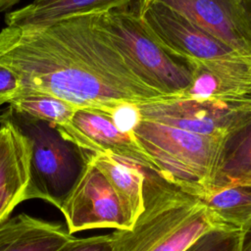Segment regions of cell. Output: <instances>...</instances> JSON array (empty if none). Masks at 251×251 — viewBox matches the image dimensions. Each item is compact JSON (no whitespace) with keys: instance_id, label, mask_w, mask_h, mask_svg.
<instances>
[{"instance_id":"1","label":"cell","mask_w":251,"mask_h":251,"mask_svg":"<svg viewBox=\"0 0 251 251\" xmlns=\"http://www.w3.org/2000/svg\"><path fill=\"white\" fill-rule=\"evenodd\" d=\"M0 66L16 75L22 91L50 94L76 108L107 112L121 102L140 105L172 97L139 78L96 13L40 27H3Z\"/></svg>"},{"instance_id":"2","label":"cell","mask_w":251,"mask_h":251,"mask_svg":"<svg viewBox=\"0 0 251 251\" xmlns=\"http://www.w3.org/2000/svg\"><path fill=\"white\" fill-rule=\"evenodd\" d=\"M135 9L169 54L192 72L203 71L216 78L217 100L251 102V56L237 52L163 5L136 0Z\"/></svg>"},{"instance_id":"3","label":"cell","mask_w":251,"mask_h":251,"mask_svg":"<svg viewBox=\"0 0 251 251\" xmlns=\"http://www.w3.org/2000/svg\"><path fill=\"white\" fill-rule=\"evenodd\" d=\"M143 196L144 209L131 227L112 232L113 251H184L205 232L224 228L199 198L150 169Z\"/></svg>"},{"instance_id":"4","label":"cell","mask_w":251,"mask_h":251,"mask_svg":"<svg viewBox=\"0 0 251 251\" xmlns=\"http://www.w3.org/2000/svg\"><path fill=\"white\" fill-rule=\"evenodd\" d=\"M1 119L12 122L26 137L29 148V182L26 199H41L60 210L79 179L89 153L69 139L57 126L9 106Z\"/></svg>"},{"instance_id":"5","label":"cell","mask_w":251,"mask_h":251,"mask_svg":"<svg viewBox=\"0 0 251 251\" xmlns=\"http://www.w3.org/2000/svg\"><path fill=\"white\" fill-rule=\"evenodd\" d=\"M133 133L163 177L201 199L213 182L226 138L197 134L142 119Z\"/></svg>"},{"instance_id":"6","label":"cell","mask_w":251,"mask_h":251,"mask_svg":"<svg viewBox=\"0 0 251 251\" xmlns=\"http://www.w3.org/2000/svg\"><path fill=\"white\" fill-rule=\"evenodd\" d=\"M97 20L147 85L167 96H181L192 82V70L169 54L141 22L131 4L96 13Z\"/></svg>"},{"instance_id":"7","label":"cell","mask_w":251,"mask_h":251,"mask_svg":"<svg viewBox=\"0 0 251 251\" xmlns=\"http://www.w3.org/2000/svg\"><path fill=\"white\" fill-rule=\"evenodd\" d=\"M138 109L142 120L221 138L251 123V102L172 96L140 104Z\"/></svg>"},{"instance_id":"8","label":"cell","mask_w":251,"mask_h":251,"mask_svg":"<svg viewBox=\"0 0 251 251\" xmlns=\"http://www.w3.org/2000/svg\"><path fill=\"white\" fill-rule=\"evenodd\" d=\"M60 211L71 234L96 228H130L114 188L90 159Z\"/></svg>"},{"instance_id":"9","label":"cell","mask_w":251,"mask_h":251,"mask_svg":"<svg viewBox=\"0 0 251 251\" xmlns=\"http://www.w3.org/2000/svg\"><path fill=\"white\" fill-rule=\"evenodd\" d=\"M163 5L236 50L251 56V10L246 0H141Z\"/></svg>"},{"instance_id":"10","label":"cell","mask_w":251,"mask_h":251,"mask_svg":"<svg viewBox=\"0 0 251 251\" xmlns=\"http://www.w3.org/2000/svg\"><path fill=\"white\" fill-rule=\"evenodd\" d=\"M60 130L88 153H111L132 160L158 173L156 164L134 133L121 131L114 125L109 114L104 111L93 108H77L71 125Z\"/></svg>"},{"instance_id":"11","label":"cell","mask_w":251,"mask_h":251,"mask_svg":"<svg viewBox=\"0 0 251 251\" xmlns=\"http://www.w3.org/2000/svg\"><path fill=\"white\" fill-rule=\"evenodd\" d=\"M30 148L26 137L12 122L0 123V225L26 199Z\"/></svg>"},{"instance_id":"12","label":"cell","mask_w":251,"mask_h":251,"mask_svg":"<svg viewBox=\"0 0 251 251\" xmlns=\"http://www.w3.org/2000/svg\"><path fill=\"white\" fill-rule=\"evenodd\" d=\"M73 237L60 223L22 213L0 225V251H57Z\"/></svg>"},{"instance_id":"13","label":"cell","mask_w":251,"mask_h":251,"mask_svg":"<svg viewBox=\"0 0 251 251\" xmlns=\"http://www.w3.org/2000/svg\"><path fill=\"white\" fill-rule=\"evenodd\" d=\"M135 0H32L5 15L6 26L40 27L86 14L105 12L131 4Z\"/></svg>"},{"instance_id":"14","label":"cell","mask_w":251,"mask_h":251,"mask_svg":"<svg viewBox=\"0 0 251 251\" xmlns=\"http://www.w3.org/2000/svg\"><path fill=\"white\" fill-rule=\"evenodd\" d=\"M89 159L114 188L131 227L144 209V179L148 168L105 152L89 153Z\"/></svg>"},{"instance_id":"15","label":"cell","mask_w":251,"mask_h":251,"mask_svg":"<svg viewBox=\"0 0 251 251\" xmlns=\"http://www.w3.org/2000/svg\"><path fill=\"white\" fill-rule=\"evenodd\" d=\"M238 184L251 185V123L226 139L209 188Z\"/></svg>"},{"instance_id":"16","label":"cell","mask_w":251,"mask_h":251,"mask_svg":"<svg viewBox=\"0 0 251 251\" xmlns=\"http://www.w3.org/2000/svg\"><path fill=\"white\" fill-rule=\"evenodd\" d=\"M200 200L224 228L241 230L251 222V185L211 187Z\"/></svg>"},{"instance_id":"17","label":"cell","mask_w":251,"mask_h":251,"mask_svg":"<svg viewBox=\"0 0 251 251\" xmlns=\"http://www.w3.org/2000/svg\"><path fill=\"white\" fill-rule=\"evenodd\" d=\"M8 106L19 113L47 122L60 129L67 128L71 125L77 109L61 98L35 91H21Z\"/></svg>"},{"instance_id":"18","label":"cell","mask_w":251,"mask_h":251,"mask_svg":"<svg viewBox=\"0 0 251 251\" xmlns=\"http://www.w3.org/2000/svg\"><path fill=\"white\" fill-rule=\"evenodd\" d=\"M240 231L225 228L209 230L184 251H237Z\"/></svg>"},{"instance_id":"19","label":"cell","mask_w":251,"mask_h":251,"mask_svg":"<svg viewBox=\"0 0 251 251\" xmlns=\"http://www.w3.org/2000/svg\"><path fill=\"white\" fill-rule=\"evenodd\" d=\"M106 113L111 117L114 125L124 132H133L141 121L137 104L121 102L111 107Z\"/></svg>"},{"instance_id":"20","label":"cell","mask_w":251,"mask_h":251,"mask_svg":"<svg viewBox=\"0 0 251 251\" xmlns=\"http://www.w3.org/2000/svg\"><path fill=\"white\" fill-rule=\"evenodd\" d=\"M57 251H113V234L73 237Z\"/></svg>"},{"instance_id":"21","label":"cell","mask_w":251,"mask_h":251,"mask_svg":"<svg viewBox=\"0 0 251 251\" xmlns=\"http://www.w3.org/2000/svg\"><path fill=\"white\" fill-rule=\"evenodd\" d=\"M22 91V85L16 75L0 66V106L10 104Z\"/></svg>"},{"instance_id":"22","label":"cell","mask_w":251,"mask_h":251,"mask_svg":"<svg viewBox=\"0 0 251 251\" xmlns=\"http://www.w3.org/2000/svg\"><path fill=\"white\" fill-rule=\"evenodd\" d=\"M237 251H251V222L240 231Z\"/></svg>"},{"instance_id":"23","label":"cell","mask_w":251,"mask_h":251,"mask_svg":"<svg viewBox=\"0 0 251 251\" xmlns=\"http://www.w3.org/2000/svg\"><path fill=\"white\" fill-rule=\"evenodd\" d=\"M21 0H0V13L10 10Z\"/></svg>"},{"instance_id":"24","label":"cell","mask_w":251,"mask_h":251,"mask_svg":"<svg viewBox=\"0 0 251 251\" xmlns=\"http://www.w3.org/2000/svg\"><path fill=\"white\" fill-rule=\"evenodd\" d=\"M246 2H247L248 6H249V8H250V10H251V0H246Z\"/></svg>"},{"instance_id":"25","label":"cell","mask_w":251,"mask_h":251,"mask_svg":"<svg viewBox=\"0 0 251 251\" xmlns=\"http://www.w3.org/2000/svg\"><path fill=\"white\" fill-rule=\"evenodd\" d=\"M0 123H1V117H0Z\"/></svg>"}]
</instances>
